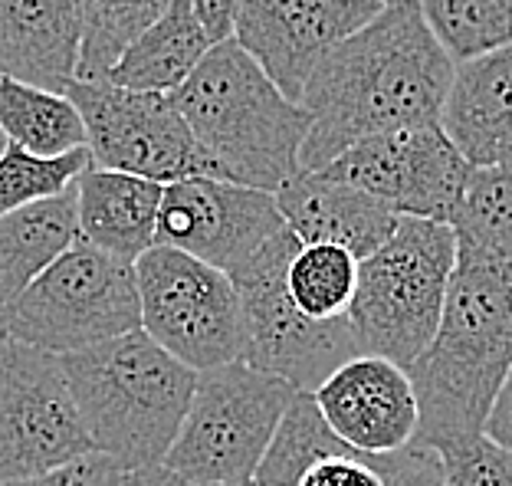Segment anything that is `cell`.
<instances>
[{
  "instance_id": "obj_16",
  "label": "cell",
  "mask_w": 512,
  "mask_h": 486,
  "mask_svg": "<svg viewBox=\"0 0 512 486\" xmlns=\"http://www.w3.org/2000/svg\"><path fill=\"white\" fill-rule=\"evenodd\" d=\"M286 227L302 243L342 247L362 263L394 234L401 217L371 194L322 171H299L273 194Z\"/></svg>"
},
{
  "instance_id": "obj_29",
  "label": "cell",
  "mask_w": 512,
  "mask_h": 486,
  "mask_svg": "<svg viewBox=\"0 0 512 486\" xmlns=\"http://www.w3.org/2000/svg\"><path fill=\"white\" fill-rule=\"evenodd\" d=\"M447 486H512V450L499 447L486 434L460 447L440 450Z\"/></svg>"
},
{
  "instance_id": "obj_17",
  "label": "cell",
  "mask_w": 512,
  "mask_h": 486,
  "mask_svg": "<svg viewBox=\"0 0 512 486\" xmlns=\"http://www.w3.org/2000/svg\"><path fill=\"white\" fill-rule=\"evenodd\" d=\"M440 129L470 168L512 161V43L457 63Z\"/></svg>"
},
{
  "instance_id": "obj_19",
  "label": "cell",
  "mask_w": 512,
  "mask_h": 486,
  "mask_svg": "<svg viewBox=\"0 0 512 486\" xmlns=\"http://www.w3.org/2000/svg\"><path fill=\"white\" fill-rule=\"evenodd\" d=\"M76 191L79 240L122 263H135L155 247L161 184L89 165Z\"/></svg>"
},
{
  "instance_id": "obj_1",
  "label": "cell",
  "mask_w": 512,
  "mask_h": 486,
  "mask_svg": "<svg viewBox=\"0 0 512 486\" xmlns=\"http://www.w3.org/2000/svg\"><path fill=\"white\" fill-rule=\"evenodd\" d=\"M453 69L414 0L384 4L322 56L302 89L299 106L309 112L302 171L329 168L365 138L440 125Z\"/></svg>"
},
{
  "instance_id": "obj_26",
  "label": "cell",
  "mask_w": 512,
  "mask_h": 486,
  "mask_svg": "<svg viewBox=\"0 0 512 486\" xmlns=\"http://www.w3.org/2000/svg\"><path fill=\"white\" fill-rule=\"evenodd\" d=\"M450 227L460 243L512 263V161L470 171Z\"/></svg>"
},
{
  "instance_id": "obj_14",
  "label": "cell",
  "mask_w": 512,
  "mask_h": 486,
  "mask_svg": "<svg viewBox=\"0 0 512 486\" xmlns=\"http://www.w3.org/2000/svg\"><path fill=\"white\" fill-rule=\"evenodd\" d=\"M381 7L378 0H237L230 40L286 99L299 102L322 56Z\"/></svg>"
},
{
  "instance_id": "obj_20",
  "label": "cell",
  "mask_w": 512,
  "mask_h": 486,
  "mask_svg": "<svg viewBox=\"0 0 512 486\" xmlns=\"http://www.w3.org/2000/svg\"><path fill=\"white\" fill-rule=\"evenodd\" d=\"M214 40L197 20L191 0H171L155 23L125 46V53L109 69L106 83L132 92H178Z\"/></svg>"
},
{
  "instance_id": "obj_27",
  "label": "cell",
  "mask_w": 512,
  "mask_h": 486,
  "mask_svg": "<svg viewBox=\"0 0 512 486\" xmlns=\"http://www.w3.org/2000/svg\"><path fill=\"white\" fill-rule=\"evenodd\" d=\"M168 4L171 0H83V46L76 79L102 83L125 46L165 14Z\"/></svg>"
},
{
  "instance_id": "obj_28",
  "label": "cell",
  "mask_w": 512,
  "mask_h": 486,
  "mask_svg": "<svg viewBox=\"0 0 512 486\" xmlns=\"http://www.w3.org/2000/svg\"><path fill=\"white\" fill-rule=\"evenodd\" d=\"M89 165V148H79V152L60 158H40L17 145H7L0 152V217L23 211L30 204L60 198Z\"/></svg>"
},
{
  "instance_id": "obj_18",
  "label": "cell",
  "mask_w": 512,
  "mask_h": 486,
  "mask_svg": "<svg viewBox=\"0 0 512 486\" xmlns=\"http://www.w3.org/2000/svg\"><path fill=\"white\" fill-rule=\"evenodd\" d=\"M83 0H0V76L63 92L79 73Z\"/></svg>"
},
{
  "instance_id": "obj_24",
  "label": "cell",
  "mask_w": 512,
  "mask_h": 486,
  "mask_svg": "<svg viewBox=\"0 0 512 486\" xmlns=\"http://www.w3.org/2000/svg\"><path fill=\"white\" fill-rule=\"evenodd\" d=\"M414 7L453 63L512 43V0H414Z\"/></svg>"
},
{
  "instance_id": "obj_5",
  "label": "cell",
  "mask_w": 512,
  "mask_h": 486,
  "mask_svg": "<svg viewBox=\"0 0 512 486\" xmlns=\"http://www.w3.org/2000/svg\"><path fill=\"white\" fill-rule=\"evenodd\" d=\"M453 263V227L401 217L394 234L358 263L348 322L362 355L388 358L404 372L417 362L444 316Z\"/></svg>"
},
{
  "instance_id": "obj_23",
  "label": "cell",
  "mask_w": 512,
  "mask_h": 486,
  "mask_svg": "<svg viewBox=\"0 0 512 486\" xmlns=\"http://www.w3.org/2000/svg\"><path fill=\"white\" fill-rule=\"evenodd\" d=\"M352 454V447L332 434V427L316 408V398L306 391H296V398L289 401V408L279 421L276 434L260 467L253 473V486H299L309 467H316L319 460Z\"/></svg>"
},
{
  "instance_id": "obj_9",
  "label": "cell",
  "mask_w": 512,
  "mask_h": 486,
  "mask_svg": "<svg viewBox=\"0 0 512 486\" xmlns=\"http://www.w3.org/2000/svg\"><path fill=\"white\" fill-rule=\"evenodd\" d=\"M138 329L191 372L240 362L243 316L227 273L171 247L135 260Z\"/></svg>"
},
{
  "instance_id": "obj_33",
  "label": "cell",
  "mask_w": 512,
  "mask_h": 486,
  "mask_svg": "<svg viewBox=\"0 0 512 486\" xmlns=\"http://www.w3.org/2000/svg\"><path fill=\"white\" fill-rule=\"evenodd\" d=\"M234 4L237 0H191L197 20L214 43H224L234 33Z\"/></svg>"
},
{
  "instance_id": "obj_6",
  "label": "cell",
  "mask_w": 512,
  "mask_h": 486,
  "mask_svg": "<svg viewBox=\"0 0 512 486\" xmlns=\"http://www.w3.org/2000/svg\"><path fill=\"white\" fill-rule=\"evenodd\" d=\"M138 329L135 263L76 240L0 309V339L46 355L83 352Z\"/></svg>"
},
{
  "instance_id": "obj_22",
  "label": "cell",
  "mask_w": 512,
  "mask_h": 486,
  "mask_svg": "<svg viewBox=\"0 0 512 486\" xmlns=\"http://www.w3.org/2000/svg\"><path fill=\"white\" fill-rule=\"evenodd\" d=\"M0 132L7 145L40 158L86 148V125L66 92L17 83L10 76H0Z\"/></svg>"
},
{
  "instance_id": "obj_8",
  "label": "cell",
  "mask_w": 512,
  "mask_h": 486,
  "mask_svg": "<svg viewBox=\"0 0 512 486\" xmlns=\"http://www.w3.org/2000/svg\"><path fill=\"white\" fill-rule=\"evenodd\" d=\"M302 240L289 227L256 250V257L230 280L240 296L243 352L240 362L312 395L332 372L362 355L352 322H319L302 316L286 293V266Z\"/></svg>"
},
{
  "instance_id": "obj_35",
  "label": "cell",
  "mask_w": 512,
  "mask_h": 486,
  "mask_svg": "<svg viewBox=\"0 0 512 486\" xmlns=\"http://www.w3.org/2000/svg\"><path fill=\"white\" fill-rule=\"evenodd\" d=\"M214 486H253V483H214Z\"/></svg>"
},
{
  "instance_id": "obj_10",
  "label": "cell",
  "mask_w": 512,
  "mask_h": 486,
  "mask_svg": "<svg viewBox=\"0 0 512 486\" xmlns=\"http://www.w3.org/2000/svg\"><path fill=\"white\" fill-rule=\"evenodd\" d=\"M63 92L86 125V148L96 168L155 181L161 188L184 178H214L178 106L165 92H132L106 79H73Z\"/></svg>"
},
{
  "instance_id": "obj_7",
  "label": "cell",
  "mask_w": 512,
  "mask_h": 486,
  "mask_svg": "<svg viewBox=\"0 0 512 486\" xmlns=\"http://www.w3.org/2000/svg\"><path fill=\"white\" fill-rule=\"evenodd\" d=\"M296 388L243 362L197 372L165 464L184 486L250 483Z\"/></svg>"
},
{
  "instance_id": "obj_12",
  "label": "cell",
  "mask_w": 512,
  "mask_h": 486,
  "mask_svg": "<svg viewBox=\"0 0 512 486\" xmlns=\"http://www.w3.org/2000/svg\"><path fill=\"white\" fill-rule=\"evenodd\" d=\"M470 171L440 125H421L365 138L322 168V175L371 194L398 217L450 227Z\"/></svg>"
},
{
  "instance_id": "obj_34",
  "label": "cell",
  "mask_w": 512,
  "mask_h": 486,
  "mask_svg": "<svg viewBox=\"0 0 512 486\" xmlns=\"http://www.w3.org/2000/svg\"><path fill=\"white\" fill-rule=\"evenodd\" d=\"M483 434L490 437V441H496L499 447L512 450V372H509V378H506L503 391H499V398H496V404H493L490 418H486Z\"/></svg>"
},
{
  "instance_id": "obj_21",
  "label": "cell",
  "mask_w": 512,
  "mask_h": 486,
  "mask_svg": "<svg viewBox=\"0 0 512 486\" xmlns=\"http://www.w3.org/2000/svg\"><path fill=\"white\" fill-rule=\"evenodd\" d=\"M79 240L76 191L0 217V309Z\"/></svg>"
},
{
  "instance_id": "obj_31",
  "label": "cell",
  "mask_w": 512,
  "mask_h": 486,
  "mask_svg": "<svg viewBox=\"0 0 512 486\" xmlns=\"http://www.w3.org/2000/svg\"><path fill=\"white\" fill-rule=\"evenodd\" d=\"M388 486H447L444 460L427 447H404L398 454L378 457Z\"/></svg>"
},
{
  "instance_id": "obj_32",
  "label": "cell",
  "mask_w": 512,
  "mask_h": 486,
  "mask_svg": "<svg viewBox=\"0 0 512 486\" xmlns=\"http://www.w3.org/2000/svg\"><path fill=\"white\" fill-rule=\"evenodd\" d=\"M119 460L102 457V454H86L83 460H73L60 470L40 473V477H27V480H7L0 486H106L112 470Z\"/></svg>"
},
{
  "instance_id": "obj_36",
  "label": "cell",
  "mask_w": 512,
  "mask_h": 486,
  "mask_svg": "<svg viewBox=\"0 0 512 486\" xmlns=\"http://www.w3.org/2000/svg\"><path fill=\"white\" fill-rule=\"evenodd\" d=\"M4 148H7V138H4V132H0V152H4Z\"/></svg>"
},
{
  "instance_id": "obj_25",
  "label": "cell",
  "mask_w": 512,
  "mask_h": 486,
  "mask_svg": "<svg viewBox=\"0 0 512 486\" xmlns=\"http://www.w3.org/2000/svg\"><path fill=\"white\" fill-rule=\"evenodd\" d=\"M358 286V260L329 243H302L286 266V293L302 316L345 319Z\"/></svg>"
},
{
  "instance_id": "obj_13",
  "label": "cell",
  "mask_w": 512,
  "mask_h": 486,
  "mask_svg": "<svg viewBox=\"0 0 512 486\" xmlns=\"http://www.w3.org/2000/svg\"><path fill=\"white\" fill-rule=\"evenodd\" d=\"M283 227L273 194L220 178H184L161 191L155 247L188 253L234 276Z\"/></svg>"
},
{
  "instance_id": "obj_15",
  "label": "cell",
  "mask_w": 512,
  "mask_h": 486,
  "mask_svg": "<svg viewBox=\"0 0 512 486\" xmlns=\"http://www.w3.org/2000/svg\"><path fill=\"white\" fill-rule=\"evenodd\" d=\"M332 434L358 454L388 457L417 437V398L401 365L378 355H355L312 391Z\"/></svg>"
},
{
  "instance_id": "obj_11",
  "label": "cell",
  "mask_w": 512,
  "mask_h": 486,
  "mask_svg": "<svg viewBox=\"0 0 512 486\" xmlns=\"http://www.w3.org/2000/svg\"><path fill=\"white\" fill-rule=\"evenodd\" d=\"M96 454L60 358L0 339V483Z\"/></svg>"
},
{
  "instance_id": "obj_4",
  "label": "cell",
  "mask_w": 512,
  "mask_h": 486,
  "mask_svg": "<svg viewBox=\"0 0 512 486\" xmlns=\"http://www.w3.org/2000/svg\"><path fill=\"white\" fill-rule=\"evenodd\" d=\"M92 450L125 467L161 464L188 414L197 372L142 329L60 355Z\"/></svg>"
},
{
  "instance_id": "obj_2",
  "label": "cell",
  "mask_w": 512,
  "mask_h": 486,
  "mask_svg": "<svg viewBox=\"0 0 512 486\" xmlns=\"http://www.w3.org/2000/svg\"><path fill=\"white\" fill-rule=\"evenodd\" d=\"M512 372V263L457 240L444 316L407 368L417 398L414 447H460L483 434Z\"/></svg>"
},
{
  "instance_id": "obj_3",
  "label": "cell",
  "mask_w": 512,
  "mask_h": 486,
  "mask_svg": "<svg viewBox=\"0 0 512 486\" xmlns=\"http://www.w3.org/2000/svg\"><path fill=\"white\" fill-rule=\"evenodd\" d=\"M171 99L214 178L276 194L302 171L309 112L286 99L234 40L214 43Z\"/></svg>"
},
{
  "instance_id": "obj_37",
  "label": "cell",
  "mask_w": 512,
  "mask_h": 486,
  "mask_svg": "<svg viewBox=\"0 0 512 486\" xmlns=\"http://www.w3.org/2000/svg\"><path fill=\"white\" fill-rule=\"evenodd\" d=\"M378 4H398V0H378Z\"/></svg>"
},
{
  "instance_id": "obj_30",
  "label": "cell",
  "mask_w": 512,
  "mask_h": 486,
  "mask_svg": "<svg viewBox=\"0 0 512 486\" xmlns=\"http://www.w3.org/2000/svg\"><path fill=\"white\" fill-rule=\"evenodd\" d=\"M299 486H388V480L378 467V457L352 450V454L319 460L316 467L306 470Z\"/></svg>"
}]
</instances>
